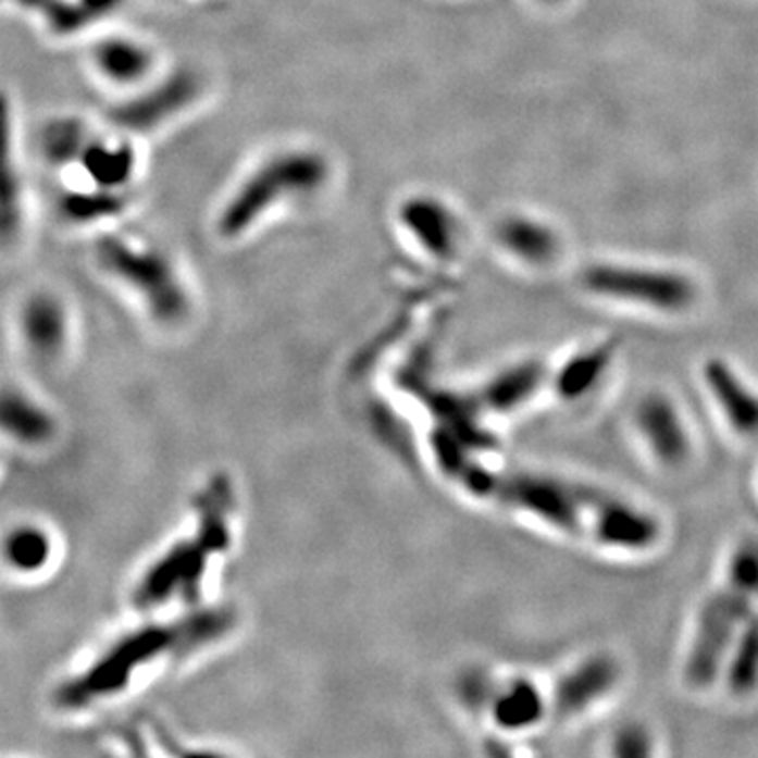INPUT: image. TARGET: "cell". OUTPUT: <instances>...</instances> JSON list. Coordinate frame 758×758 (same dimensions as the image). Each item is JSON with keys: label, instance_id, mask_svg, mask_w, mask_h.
<instances>
[{"label": "cell", "instance_id": "obj_7", "mask_svg": "<svg viewBox=\"0 0 758 758\" xmlns=\"http://www.w3.org/2000/svg\"><path fill=\"white\" fill-rule=\"evenodd\" d=\"M580 281L593 296L643 306L666 314L689 310L697 296L689 276L647 265L600 262L584 268Z\"/></svg>", "mask_w": 758, "mask_h": 758}, {"label": "cell", "instance_id": "obj_4", "mask_svg": "<svg viewBox=\"0 0 758 758\" xmlns=\"http://www.w3.org/2000/svg\"><path fill=\"white\" fill-rule=\"evenodd\" d=\"M758 602V539H742L726 564L723 584L710 594L693 630L692 645L685 658V681L704 689L717 683L725 670L735 636Z\"/></svg>", "mask_w": 758, "mask_h": 758}, {"label": "cell", "instance_id": "obj_21", "mask_svg": "<svg viewBox=\"0 0 758 758\" xmlns=\"http://www.w3.org/2000/svg\"><path fill=\"white\" fill-rule=\"evenodd\" d=\"M49 535L42 529L20 525L7 537L4 555L13 571L28 575L30 571H40L49 562Z\"/></svg>", "mask_w": 758, "mask_h": 758}, {"label": "cell", "instance_id": "obj_12", "mask_svg": "<svg viewBox=\"0 0 758 758\" xmlns=\"http://www.w3.org/2000/svg\"><path fill=\"white\" fill-rule=\"evenodd\" d=\"M620 676L622 668L616 658L607 654L584 658L562 674L550 697V710L561 719L580 717L613 692Z\"/></svg>", "mask_w": 758, "mask_h": 758}, {"label": "cell", "instance_id": "obj_3", "mask_svg": "<svg viewBox=\"0 0 758 758\" xmlns=\"http://www.w3.org/2000/svg\"><path fill=\"white\" fill-rule=\"evenodd\" d=\"M91 258L99 274L159 327H182L190 319L192 285L184 265L163 245L132 232L105 228L94 240Z\"/></svg>", "mask_w": 758, "mask_h": 758}, {"label": "cell", "instance_id": "obj_13", "mask_svg": "<svg viewBox=\"0 0 758 758\" xmlns=\"http://www.w3.org/2000/svg\"><path fill=\"white\" fill-rule=\"evenodd\" d=\"M132 200L133 192L62 182L53 198V211L64 226L101 232L114 228V222L132 209Z\"/></svg>", "mask_w": 758, "mask_h": 758}, {"label": "cell", "instance_id": "obj_25", "mask_svg": "<svg viewBox=\"0 0 758 758\" xmlns=\"http://www.w3.org/2000/svg\"><path fill=\"white\" fill-rule=\"evenodd\" d=\"M546 2H557V0H546Z\"/></svg>", "mask_w": 758, "mask_h": 758}, {"label": "cell", "instance_id": "obj_17", "mask_svg": "<svg viewBox=\"0 0 758 758\" xmlns=\"http://www.w3.org/2000/svg\"><path fill=\"white\" fill-rule=\"evenodd\" d=\"M618 348L620 339L609 337L567 359L555 377V390L562 400H580L591 395L616 361Z\"/></svg>", "mask_w": 758, "mask_h": 758}, {"label": "cell", "instance_id": "obj_23", "mask_svg": "<svg viewBox=\"0 0 758 758\" xmlns=\"http://www.w3.org/2000/svg\"><path fill=\"white\" fill-rule=\"evenodd\" d=\"M129 2L132 0H74V4L91 24L94 33L101 26L114 24V20L127 11Z\"/></svg>", "mask_w": 758, "mask_h": 758}, {"label": "cell", "instance_id": "obj_8", "mask_svg": "<svg viewBox=\"0 0 758 758\" xmlns=\"http://www.w3.org/2000/svg\"><path fill=\"white\" fill-rule=\"evenodd\" d=\"M393 222L398 234L430 262H458L462 253V220L447 198L432 190H411L396 200Z\"/></svg>", "mask_w": 758, "mask_h": 758}, {"label": "cell", "instance_id": "obj_19", "mask_svg": "<svg viewBox=\"0 0 758 758\" xmlns=\"http://www.w3.org/2000/svg\"><path fill=\"white\" fill-rule=\"evenodd\" d=\"M550 710V701L529 679H512L497 689L492 701L495 725L506 731H525L535 726Z\"/></svg>", "mask_w": 758, "mask_h": 758}, {"label": "cell", "instance_id": "obj_22", "mask_svg": "<svg viewBox=\"0 0 758 758\" xmlns=\"http://www.w3.org/2000/svg\"><path fill=\"white\" fill-rule=\"evenodd\" d=\"M4 426L13 430L20 440L34 445V440L47 436L49 422L28 398L15 396V400H4Z\"/></svg>", "mask_w": 758, "mask_h": 758}, {"label": "cell", "instance_id": "obj_10", "mask_svg": "<svg viewBox=\"0 0 758 758\" xmlns=\"http://www.w3.org/2000/svg\"><path fill=\"white\" fill-rule=\"evenodd\" d=\"M15 331L22 348L38 363L64 359L72 339V312L66 297L51 287H38L20 299Z\"/></svg>", "mask_w": 758, "mask_h": 758}, {"label": "cell", "instance_id": "obj_9", "mask_svg": "<svg viewBox=\"0 0 758 758\" xmlns=\"http://www.w3.org/2000/svg\"><path fill=\"white\" fill-rule=\"evenodd\" d=\"M144 139L103 123L87 139L76 165L60 175L62 182L133 192L144 166Z\"/></svg>", "mask_w": 758, "mask_h": 758}, {"label": "cell", "instance_id": "obj_16", "mask_svg": "<svg viewBox=\"0 0 758 758\" xmlns=\"http://www.w3.org/2000/svg\"><path fill=\"white\" fill-rule=\"evenodd\" d=\"M96 127V123L78 114L49 116L36 135V150L40 161L58 175H64L76 165Z\"/></svg>", "mask_w": 758, "mask_h": 758}, {"label": "cell", "instance_id": "obj_5", "mask_svg": "<svg viewBox=\"0 0 758 758\" xmlns=\"http://www.w3.org/2000/svg\"><path fill=\"white\" fill-rule=\"evenodd\" d=\"M207 94L209 80L200 67L165 66L148 85L114 98L105 110L103 123L146 141L184 121Z\"/></svg>", "mask_w": 758, "mask_h": 758}, {"label": "cell", "instance_id": "obj_11", "mask_svg": "<svg viewBox=\"0 0 758 758\" xmlns=\"http://www.w3.org/2000/svg\"><path fill=\"white\" fill-rule=\"evenodd\" d=\"M634 424L651 451L666 468H681L692 458V436L676 402L663 393L643 396L634 409Z\"/></svg>", "mask_w": 758, "mask_h": 758}, {"label": "cell", "instance_id": "obj_24", "mask_svg": "<svg viewBox=\"0 0 758 758\" xmlns=\"http://www.w3.org/2000/svg\"><path fill=\"white\" fill-rule=\"evenodd\" d=\"M613 755L624 758L649 757V755H654V742L643 726H624V729H620V733L613 740Z\"/></svg>", "mask_w": 758, "mask_h": 758}, {"label": "cell", "instance_id": "obj_14", "mask_svg": "<svg viewBox=\"0 0 758 758\" xmlns=\"http://www.w3.org/2000/svg\"><path fill=\"white\" fill-rule=\"evenodd\" d=\"M701 377L726 424L742 436H758L757 390L721 359H710L704 364Z\"/></svg>", "mask_w": 758, "mask_h": 758}, {"label": "cell", "instance_id": "obj_20", "mask_svg": "<svg viewBox=\"0 0 758 758\" xmlns=\"http://www.w3.org/2000/svg\"><path fill=\"white\" fill-rule=\"evenodd\" d=\"M726 687L737 697L758 689V602L733 641L725 663Z\"/></svg>", "mask_w": 758, "mask_h": 758}, {"label": "cell", "instance_id": "obj_2", "mask_svg": "<svg viewBox=\"0 0 758 758\" xmlns=\"http://www.w3.org/2000/svg\"><path fill=\"white\" fill-rule=\"evenodd\" d=\"M337 179L330 150L310 141L278 144L245 166L218 200L211 232L238 245L289 211L325 197Z\"/></svg>", "mask_w": 758, "mask_h": 758}, {"label": "cell", "instance_id": "obj_18", "mask_svg": "<svg viewBox=\"0 0 758 758\" xmlns=\"http://www.w3.org/2000/svg\"><path fill=\"white\" fill-rule=\"evenodd\" d=\"M546 377V366L537 361L512 364L483 386L479 393V405L494 413H512L533 398Z\"/></svg>", "mask_w": 758, "mask_h": 758}, {"label": "cell", "instance_id": "obj_15", "mask_svg": "<svg viewBox=\"0 0 758 758\" xmlns=\"http://www.w3.org/2000/svg\"><path fill=\"white\" fill-rule=\"evenodd\" d=\"M497 245L514 260L529 265L552 264L561 251V238L557 231L531 215L512 213L495 226Z\"/></svg>", "mask_w": 758, "mask_h": 758}, {"label": "cell", "instance_id": "obj_1", "mask_svg": "<svg viewBox=\"0 0 758 758\" xmlns=\"http://www.w3.org/2000/svg\"><path fill=\"white\" fill-rule=\"evenodd\" d=\"M458 476L472 494L495 499L517 512L622 552H645L661 537L660 521L618 495L591 485L535 472L499 474L479 463H463Z\"/></svg>", "mask_w": 758, "mask_h": 758}, {"label": "cell", "instance_id": "obj_6", "mask_svg": "<svg viewBox=\"0 0 758 758\" xmlns=\"http://www.w3.org/2000/svg\"><path fill=\"white\" fill-rule=\"evenodd\" d=\"M165 66L159 45L146 34L110 24L87 36L85 67L112 98L137 91Z\"/></svg>", "mask_w": 758, "mask_h": 758}]
</instances>
